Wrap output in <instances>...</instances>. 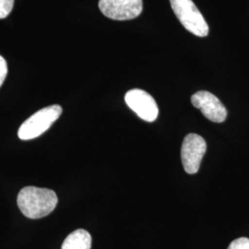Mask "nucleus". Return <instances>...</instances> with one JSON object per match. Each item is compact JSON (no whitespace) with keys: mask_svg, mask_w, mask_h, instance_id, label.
Segmentation results:
<instances>
[{"mask_svg":"<svg viewBox=\"0 0 249 249\" xmlns=\"http://www.w3.org/2000/svg\"><path fill=\"white\" fill-rule=\"evenodd\" d=\"M206 151L207 143L201 136L191 133L185 137L181 148V160L187 174L193 175L198 171Z\"/></svg>","mask_w":249,"mask_h":249,"instance_id":"4","label":"nucleus"},{"mask_svg":"<svg viewBox=\"0 0 249 249\" xmlns=\"http://www.w3.org/2000/svg\"><path fill=\"white\" fill-rule=\"evenodd\" d=\"M57 202L58 198L54 191L42 187H24L17 197L19 211L29 219H40L49 215Z\"/></svg>","mask_w":249,"mask_h":249,"instance_id":"1","label":"nucleus"},{"mask_svg":"<svg viewBox=\"0 0 249 249\" xmlns=\"http://www.w3.org/2000/svg\"><path fill=\"white\" fill-rule=\"evenodd\" d=\"M124 101L128 107L147 122H153L159 114V109L155 100L146 92L140 89L128 90L124 95Z\"/></svg>","mask_w":249,"mask_h":249,"instance_id":"6","label":"nucleus"},{"mask_svg":"<svg viewBox=\"0 0 249 249\" xmlns=\"http://www.w3.org/2000/svg\"><path fill=\"white\" fill-rule=\"evenodd\" d=\"M14 6V0H0V18H7Z\"/></svg>","mask_w":249,"mask_h":249,"instance_id":"9","label":"nucleus"},{"mask_svg":"<svg viewBox=\"0 0 249 249\" xmlns=\"http://www.w3.org/2000/svg\"><path fill=\"white\" fill-rule=\"evenodd\" d=\"M91 236L84 229H78L67 236L61 249H90Z\"/></svg>","mask_w":249,"mask_h":249,"instance_id":"8","label":"nucleus"},{"mask_svg":"<svg viewBox=\"0 0 249 249\" xmlns=\"http://www.w3.org/2000/svg\"><path fill=\"white\" fill-rule=\"evenodd\" d=\"M227 249H249V238H237L231 242Z\"/></svg>","mask_w":249,"mask_h":249,"instance_id":"10","label":"nucleus"},{"mask_svg":"<svg viewBox=\"0 0 249 249\" xmlns=\"http://www.w3.org/2000/svg\"><path fill=\"white\" fill-rule=\"evenodd\" d=\"M8 75V65L3 56L0 55V88Z\"/></svg>","mask_w":249,"mask_h":249,"instance_id":"11","label":"nucleus"},{"mask_svg":"<svg viewBox=\"0 0 249 249\" xmlns=\"http://www.w3.org/2000/svg\"><path fill=\"white\" fill-rule=\"evenodd\" d=\"M191 103L201 111L207 119L213 122L222 123L227 117V110L223 103L209 91H197L192 95Z\"/></svg>","mask_w":249,"mask_h":249,"instance_id":"7","label":"nucleus"},{"mask_svg":"<svg viewBox=\"0 0 249 249\" xmlns=\"http://www.w3.org/2000/svg\"><path fill=\"white\" fill-rule=\"evenodd\" d=\"M99 9L115 20H128L139 17L143 9L142 0H100Z\"/></svg>","mask_w":249,"mask_h":249,"instance_id":"5","label":"nucleus"},{"mask_svg":"<svg viewBox=\"0 0 249 249\" xmlns=\"http://www.w3.org/2000/svg\"><path fill=\"white\" fill-rule=\"evenodd\" d=\"M177 18L188 32L199 37L209 35V26L204 17L192 0H170Z\"/></svg>","mask_w":249,"mask_h":249,"instance_id":"3","label":"nucleus"},{"mask_svg":"<svg viewBox=\"0 0 249 249\" xmlns=\"http://www.w3.org/2000/svg\"><path fill=\"white\" fill-rule=\"evenodd\" d=\"M61 114L62 107L58 105L39 110L19 126L18 138L22 141H30L41 136L51 127Z\"/></svg>","mask_w":249,"mask_h":249,"instance_id":"2","label":"nucleus"}]
</instances>
